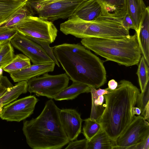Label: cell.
Listing matches in <instances>:
<instances>
[{
	"mask_svg": "<svg viewBox=\"0 0 149 149\" xmlns=\"http://www.w3.org/2000/svg\"><path fill=\"white\" fill-rule=\"evenodd\" d=\"M53 47L56 60L72 82L96 89L106 83L103 61L82 44L65 43Z\"/></svg>",
	"mask_w": 149,
	"mask_h": 149,
	"instance_id": "1",
	"label": "cell"
},
{
	"mask_svg": "<svg viewBox=\"0 0 149 149\" xmlns=\"http://www.w3.org/2000/svg\"><path fill=\"white\" fill-rule=\"evenodd\" d=\"M139 93L131 82L123 79L115 89L104 95V109L97 121L113 143L134 119L132 109Z\"/></svg>",
	"mask_w": 149,
	"mask_h": 149,
	"instance_id": "2",
	"label": "cell"
},
{
	"mask_svg": "<svg viewBox=\"0 0 149 149\" xmlns=\"http://www.w3.org/2000/svg\"><path fill=\"white\" fill-rule=\"evenodd\" d=\"M60 110L51 99L37 117L23 121L22 130L30 147L60 149L70 142L61 123Z\"/></svg>",
	"mask_w": 149,
	"mask_h": 149,
	"instance_id": "3",
	"label": "cell"
},
{
	"mask_svg": "<svg viewBox=\"0 0 149 149\" xmlns=\"http://www.w3.org/2000/svg\"><path fill=\"white\" fill-rule=\"evenodd\" d=\"M123 17L102 15L94 20L87 21L72 16L60 24V29L65 35L81 39L120 38L130 35L122 25Z\"/></svg>",
	"mask_w": 149,
	"mask_h": 149,
	"instance_id": "4",
	"label": "cell"
},
{
	"mask_svg": "<svg viewBox=\"0 0 149 149\" xmlns=\"http://www.w3.org/2000/svg\"><path fill=\"white\" fill-rule=\"evenodd\" d=\"M81 44L97 54L127 67L138 64L141 56L136 34L123 38L81 39Z\"/></svg>",
	"mask_w": 149,
	"mask_h": 149,
	"instance_id": "5",
	"label": "cell"
},
{
	"mask_svg": "<svg viewBox=\"0 0 149 149\" xmlns=\"http://www.w3.org/2000/svg\"><path fill=\"white\" fill-rule=\"evenodd\" d=\"M13 27L27 37L50 44L55 40L58 31L52 21L32 15L26 16Z\"/></svg>",
	"mask_w": 149,
	"mask_h": 149,
	"instance_id": "6",
	"label": "cell"
},
{
	"mask_svg": "<svg viewBox=\"0 0 149 149\" xmlns=\"http://www.w3.org/2000/svg\"><path fill=\"white\" fill-rule=\"evenodd\" d=\"M70 79L65 73L52 75L47 73L29 80L28 91L37 96H45L52 99L68 86Z\"/></svg>",
	"mask_w": 149,
	"mask_h": 149,
	"instance_id": "7",
	"label": "cell"
},
{
	"mask_svg": "<svg viewBox=\"0 0 149 149\" xmlns=\"http://www.w3.org/2000/svg\"><path fill=\"white\" fill-rule=\"evenodd\" d=\"M149 136V122L141 115L132 121L113 142V149H128Z\"/></svg>",
	"mask_w": 149,
	"mask_h": 149,
	"instance_id": "8",
	"label": "cell"
},
{
	"mask_svg": "<svg viewBox=\"0 0 149 149\" xmlns=\"http://www.w3.org/2000/svg\"><path fill=\"white\" fill-rule=\"evenodd\" d=\"M85 0H62L42 6L26 5L33 10L34 9L36 11L39 17L53 21L70 17L80 4Z\"/></svg>",
	"mask_w": 149,
	"mask_h": 149,
	"instance_id": "9",
	"label": "cell"
},
{
	"mask_svg": "<svg viewBox=\"0 0 149 149\" xmlns=\"http://www.w3.org/2000/svg\"><path fill=\"white\" fill-rule=\"evenodd\" d=\"M38 101L34 95H29L14 101L3 107L0 118L7 121L19 122L33 113Z\"/></svg>",
	"mask_w": 149,
	"mask_h": 149,
	"instance_id": "10",
	"label": "cell"
},
{
	"mask_svg": "<svg viewBox=\"0 0 149 149\" xmlns=\"http://www.w3.org/2000/svg\"><path fill=\"white\" fill-rule=\"evenodd\" d=\"M10 42L13 47L29 58L33 64L54 62L40 45L18 32Z\"/></svg>",
	"mask_w": 149,
	"mask_h": 149,
	"instance_id": "11",
	"label": "cell"
},
{
	"mask_svg": "<svg viewBox=\"0 0 149 149\" xmlns=\"http://www.w3.org/2000/svg\"><path fill=\"white\" fill-rule=\"evenodd\" d=\"M60 120L63 130L70 141L76 140L81 132L83 120L75 109H60Z\"/></svg>",
	"mask_w": 149,
	"mask_h": 149,
	"instance_id": "12",
	"label": "cell"
},
{
	"mask_svg": "<svg viewBox=\"0 0 149 149\" xmlns=\"http://www.w3.org/2000/svg\"><path fill=\"white\" fill-rule=\"evenodd\" d=\"M55 65L54 62L33 64L23 69L9 74L11 78L15 82L28 81L33 77L53 71Z\"/></svg>",
	"mask_w": 149,
	"mask_h": 149,
	"instance_id": "13",
	"label": "cell"
},
{
	"mask_svg": "<svg viewBox=\"0 0 149 149\" xmlns=\"http://www.w3.org/2000/svg\"><path fill=\"white\" fill-rule=\"evenodd\" d=\"M102 15L101 6L96 0H85L78 6L72 16L83 20H94Z\"/></svg>",
	"mask_w": 149,
	"mask_h": 149,
	"instance_id": "14",
	"label": "cell"
},
{
	"mask_svg": "<svg viewBox=\"0 0 149 149\" xmlns=\"http://www.w3.org/2000/svg\"><path fill=\"white\" fill-rule=\"evenodd\" d=\"M137 38L141 52L149 66V8L146 7Z\"/></svg>",
	"mask_w": 149,
	"mask_h": 149,
	"instance_id": "15",
	"label": "cell"
},
{
	"mask_svg": "<svg viewBox=\"0 0 149 149\" xmlns=\"http://www.w3.org/2000/svg\"><path fill=\"white\" fill-rule=\"evenodd\" d=\"M90 92L91 97V108L90 119L97 121L102 116L104 109L103 103L104 95L108 94L109 91L107 88L104 89L95 88L91 87Z\"/></svg>",
	"mask_w": 149,
	"mask_h": 149,
	"instance_id": "16",
	"label": "cell"
},
{
	"mask_svg": "<svg viewBox=\"0 0 149 149\" xmlns=\"http://www.w3.org/2000/svg\"><path fill=\"white\" fill-rule=\"evenodd\" d=\"M127 11L130 15L134 24L137 37L147 7L143 0H126Z\"/></svg>",
	"mask_w": 149,
	"mask_h": 149,
	"instance_id": "17",
	"label": "cell"
},
{
	"mask_svg": "<svg viewBox=\"0 0 149 149\" xmlns=\"http://www.w3.org/2000/svg\"><path fill=\"white\" fill-rule=\"evenodd\" d=\"M96 0L101 6L102 15L123 17L126 12V0Z\"/></svg>",
	"mask_w": 149,
	"mask_h": 149,
	"instance_id": "18",
	"label": "cell"
},
{
	"mask_svg": "<svg viewBox=\"0 0 149 149\" xmlns=\"http://www.w3.org/2000/svg\"><path fill=\"white\" fill-rule=\"evenodd\" d=\"M27 1L0 0V26L7 22Z\"/></svg>",
	"mask_w": 149,
	"mask_h": 149,
	"instance_id": "19",
	"label": "cell"
},
{
	"mask_svg": "<svg viewBox=\"0 0 149 149\" xmlns=\"http://www.w3.org/2000/svg\"><path fill=\"white\" fill-rule=\"evenodd\" d=\"M72 84L61 91L54 99L56 101L72 100L80 94L90 92V86L80 83L72 82Z\"/></svg>",
	"mask_w": 149,
	"mask_h": 149,
	"instance_id": "20",
	"label": "cell"
},
{
	"mask_svg": "<svg viewBox=\"0 0 149 149\" xmlns=\"http://www.w3.org/2000/svg\"><path fill=\"white\" fill-rule=\"evenodd\" d=\"M27 81H22L9 88L5 93L0 97V106L3 107L17 99L21 94L28 91Z\"/></svg>",
	"mask_w": 149,
	"mask_h": 149,
	"instance_id": "21",
	"label": "cell"
},
{
	"mask_svg": "<svg viewBox=\"0 0 149 149\" xmlns=\"http://www.w3.org/2000/svg\"><path fill=\"white\" fill-rule=\"evenodd\" d=\"M113 142L102 128L90 141L87 149H113Z\"/></svg>",
	"mask_w": 149,
	"mask_h": 149,
	"instance_id": "22",
	"label": "cell"
},
{
	"mask_svg": "<svg viewBox=\"0 0 149 149\" xmlns=\"http://www.w3.org/2000/svg\"><path fill=\"white\" fill-rule=\"evenodd\" d=\"M31 60L23 54L15 55L13 60L4 67L3 70L9 74L21 70L31 65Z\"/></svg>",
	"mask_w": 149,
	"mask_h": 149,
	"instance_id": "23",
	"label": "cell"
},
{
	"mask_svg": "<svg viewBox=\"0 0 149 149\" xmlns=\"http://www.w3.org/2000/svg\"><path fill=\"white\" fill-rule=\"evenodd\" d=\"M138 65L137 74L141 92H143L149 83V66L144 57L141 56Z\"/></svg>",
	"mask_w": 149,
	"mask_h": 149,
	"instance_id": "24",
	"label": "cell"
},
{
	"mask_svg": "<svg viewBox=\"0 0 149 149\" xmlns=\"http://www.w3.org/2000/svg\"><path fill=\"white\" fill-rule=\"evenodd\" d=\"M15 55L13 47L10 40L4 43L0 49V68L8 64L13 59Z\"/></svg>",
	"mask_w": 149,
	"mask_h": 149,
	"instance_id": "25",
	"label": "cell"
},
{
	"mask_svg": "<svg viewBox=\"0 0 149 149\" xmlns=\"http://www.w3.org/2000/svg\"><path fill=\"white\" fill-rule=\"evenodd\" d=\"M84 120V123L82 133L85 138L89 141L98 133L102 128L100 124L97 121L91 120L89 118Z\"/></svg>",
	"mask_w": 149,
	"mask_h": 149,
	"instance_id": "26",
	"label": "cell"
},
{
	"mask_svg": "<svg viewBox=\"0 0 149 149\" xmlns=\"http://www.w3.org/2000/svg\"><path fill=\"white\" fill-rule=\"evenodd\" d=\"M33 13L25 5L18 10L8 22L2 25L13 27L27 16L33 15Z\"/></svg>",
	"mask_w": 149,
	"mask_h": 149,
	"instance_id": "27",
	"label": "cell"
},
{
	"mask_svg": "<svg viewBox=\"0 0 149 149\" xmlns=\"http://www.w3.org/2000/svg\"><path fill=\"white\" fill-rule=\"evenodd\" d=\"M149 84H147L144 91L138 95L136 101L137 106L141 110V116L143 117L145 108L149 102Z\"/></svg>",
	"mask_w": 149,
	"mask_h": 149,
	"instance_id": "28",
	"label": "cell"
},
{
	"mask_svg": "<svg viewBox=\"0 0 149 149\" xmlns=\"http://www.w3.org/2000/svg\"><path fill=\"white\" fill-rule=\"evenodd\" d=\"M17 33L13 27H9L4 25L0 26V42L10 40Z\"/></svg>",
	"mask_w": 149,
	"mask_h": 149,
	"instance_id": "29",
	"label": "cell"
},
{
	"mask_svg": "<svg viewBox=\"0 0 149 149\" xmlns=\"http://www.w3.org/2000/svg\"><path fill=\"white\" fill-rule=\"evenodd\" d=\"M27 38L33 41H34L40 45L45 50L49 56L53 61L56 64L58 67H60L59 64L58 62L56 60L54 55L53 52V47H50L49 46V45L50 44V43L43 41H42L38 39L30 37Z\"/></svg>",
	"mask_w": 149,
	"mask_h": 149,
	"instance_id": "30",
	"label": "cell"
},
{
	"mask_svg": "<svg viewBox=\"0 0 149 149\" xmlns=\"http://www.w3.org/2000/svg\"><path fill=\"white\" fill-rule=\"evenodd\" d=\"M88 141L85 138L83 139L71 141L65 149H87Z\"/></svg>",
	"mask_w": 149,
	"mask_h": 149,
	"instance_id": "31",
	"label": "cell"
},
{
	"mask_svg": "<svg viewBox=\"0 0 149 149\" xmlns=\"http://www.w3.org/2000/svg\"><path fill=\"white\" fill-rule=\"evenodd\" d=\"M122 24L123 26L127 31H129L130 29L135 30L133 21L130 14L127 11L123 17Z\"/></svg>",
	"mask_w": 149,
	"mask_h": 149,
	"instance_id": "32",
	"label": "cell"
},
{
	"mask_svg": "<svg viewBox=\"0 0 149 149\" xmlns=\"http://www.w3.org/2000/svg\"><path fill=\"white\" fill-rule=\"evenodd\" d=\"M13 86L7 77L3 75L0 79V97L5 93L9 88Z\"/></svg>",
	"mask_w": 149,
	"mask_h": 149,
	"instance_id": "33",
	"label": "cell"
},
{
	"mask_svg": "<svg viewBox=\"0 0 149 149\" xmlns=\"http://www.w3.org/2000/svg\"><path fill=\"white\" fill-rule=\"evenodd\" d=\"M62 0H29L26 3L30 6L33 5H45L49 3Z\"/></svg>",
	"mask_w": 149,
	"mask_h": 149,
	"instance_id": "34",
	"label": "cell"
},
{
	"mask_svg": "<svg viewBox=\"0 0 149 149\" xmlns=\"http://www.w3.org/2000/svg\"><path fill=\"white\" fill-rule=\"evenodd\" d=\"M149 136L140 143L129 147L128 149H149Z\"/></svg>",
	"mask_w": 149,
	"mask_h": 149,
	"instance_id": "35",
	"label": "cell"
},
{
	"mask_svg": "<svg viewBox=\"0 0 149 149\" xmlns=\"http://www.w3.org/2000/svg\"><path fill=\"white\" fill-rule=\"evenodd\" d=\"M118 86L117 82L114 79H112L108 82V88L111 90H114L117 88Z\"/></svg>",
	"mask_w": 149,
	"mask_h": 149,
	"instance_id": "36",
	"label": "cell"
},
{
	"mask_svg": "<svg viewBox=\"0 0 149 149\" xmlns=\"http://www.w3.org/2000/svg\"><path fill=\"white\" fill-rule=\"evenodd\" d=\"M145 120H147L149 122V102L146 105L144 112L143 117Z\"/></svg>",
	"mask_w": 149,
	"mask_h": 149,
	"instance_id": "37",
	"label": "cell"
},
{
	"mask_svg": "<svg viewBox=\"0 0 149 149\" xmlns=\"http://www.w3.org/2000/svg\"><path fill=\"white\" fill-rule=\"evenodd\" d=\"M132 113L134 115L136 114L138 116L140 115L141 113L140 109L138 107H134L132 109Z\"/></svg>",
	"mask_w": 149,
	"mask_h": 149,
	"instance_id": "38",
	"label": "cell"
},
{
	"mask_svg": "<svg viewBox=\"0 0 149 149\" xmlns=\"http://www.w3.org/2000/svg\"><path fill=\"white\" fill-rule=\"evenodd\" d=\"M3 69L0 68V79L3 75Z\"/></svg>",
	"mask_w": 149,
	"mask_h": 149,
	"instance_id": "39",
	"label": "cell"
},
{
	"mask_svg": "<svg viewBox=\"0 0 149 149\" xmlns=\"http://www.w3.org/2000/svg\"><path fill=\"white\" fill-rule=\"evenodd\" d=\"M7 42V41H6ZM6 42H0V49L3 44Z\"/></svg>",
	"mask_w": 149,
	"mask_h": 149,
	"instance_id": "40",
	"label": "cell"
},
{
	"mask_svg": "<svg viewBox=\"0 0 149 149\" xmlns=\"http://www.w3.org/2000/svg\"><path fill=\"white\" fill-rule=\"evenodd\" d=\"M3 107L2 106H0V114L2 110Z\"/></svg>",
	"mask_w": 149,
	"mask_h": 149,
	"instance_id": "41",
	"label": "cell"
},
{
	"mask_svg": "<svg viewBox=\"0 0 149 149\" xmlns=\"http://www.w3.org/2000/svg\"><path fill=\"white\" fill-rule=\"evenodd\" d=\"M14 0V1H24V0H25V1H28L29 0Z\"/></svg>",
	"mask_w": 149,
	"mask_h": 149,
	"instance_id": "42",
	"label": "cell"
}]
</instances>
